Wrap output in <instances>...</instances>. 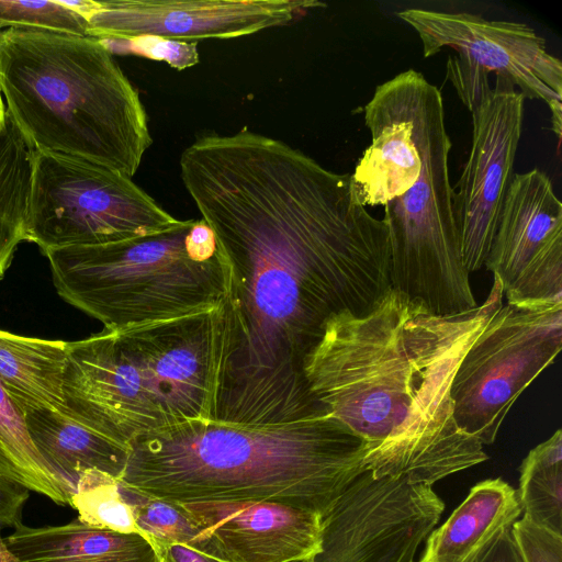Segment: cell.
I'll return each mask as SVG.
<instances>
[{
	"mask_svg": "<svg viewBox=\"0 0 562 562\" xmlns=\"http://www.w3.org/2000/svg\"><path fill=\"white\" fill-rule=\"evenodd\" d=\"M180 178L229 268L216 420L272 424L326 413L303 362L326 322L389 292L387 228L351 175L247 127L198 136Z\"/></svg>",
	"mask_w": 562,
	"mask_h": 562,
	"instance_id": "cell-1",
	"label": "cell"
},
{
	"mask_svg": "<svg viewBox=\"0 0 562 562\" xmlns=\"http://www.w3.org/2000/svg\"><path fill=\"white\" fill-rule=\"evenodd\" d=\"M499 280L483 304L439 315L391 289L361 316L330 317L303 362L313 397L367 446L373 477L431 485L487 460L453 417L452 379L504 304Z\"/></svg>",
	"mask_w": 562,
	"mask_h": 562,
	"instance_id": "cell-2",
	"label": "cell"
},
{
	"mask_svg": "<svg viewBox=\"0 0 562 562\" xmlns=\"http://www.w3.org/2000/svg\"><path fill=\"white\" fill-rule=\"evenodd\" d=\"M127 450L121 484L178 504L274 502L324 516L367 471L364 441L328 413L272 424L188 420Z\"/></svg>",
	"mask_w": 562,
	"mask_h": 562,
	"instance_id": "cell-3",
	"label": "cell"
},
{
	"mask_svg": "<svg viewBox=\"0 0 562 562\" xmlns=\"http://www.w3.org/2000/svg\"><path fill=\"white\" fill-rule=\"evenodd\" d=\"M225 341L223 304L69 341L63 414L125 447L183 422L216 420Z\"/></svg>",
	"mask_w": 562,
	"mask_h": 562,
	"instance_id": "cell-4",
	"label": "cell"
},
{
	"mask_svg": "<svg viewBox=\"0 0 562 562\" xmlns=\"http://www.w3.org/2000/svg\"><path fill=\"white\" fill-rule=\"evenodd\" d=\"M0 91L9 117L33 149L132 179L153 144L138 91L101 40L0 31Z\"/></svg>",
	"mask_w": 562,
	"mask_h": 562,
	"instance_id": "cell-5",
	"label": "cell"
},
{
	"mask_svg": "<svg viewBox=\"0 0 562 562\" xmlns=\"http://www.w3.org/2000/svg\"><path fill=\"white\" fill-rule=\"evenodd\" d=\"M45 256L58 295L110 329L209 311L222 305L228 291V263L202 218Z\"/></svg>",
	"mask_w": 562,
	"mask_h": 562,
	"instance_id": "cell-6",
	"label": "cell"
},
{
	"mask_svg": "<svg viewBox=\"0 0 562 562\" xmlns=\"http://www.w3.org/2000/svg\"><path fill=\"white\" fill-rule=\"evenodd\" d=\"M411 70L414 143L420 159L416 181L384 205L392 289L439 315L477 306L461 256L449 177L451 140L440 90Z\"/></svg>",
	"mask_w": 562,
	"mask_h": 562,
	"instance_id": "cell-7",
	"label": "cell"
},
{
	"mask_svg": "<svg viewBox=\"0 0 562 562\" xmlns=\"http://www.w3.org/2000/svg\"><path fill=\"white\" fill-rule=\"evenodd\" d=\"M180 221L115 170L34 149L25 234L44 255L150 236Z\"/></svg>",
	"mask_w": 562,
	"mask_h": 562,
	"instance_id": "cell-8",
	"label": "cell"
},
{
	"mask_svg": "<svg viewBox=\"0 0 562 562\" xmlns=\"http://www.w3.org/2000/svg\"><path fill=\"white\" fill-rule=\"evenodd\" d=\"M562 347V302L507 303L465 351L450 396L458 427L492 445L513 404Z\"/></svg>",
	"mask_w": 562,
	"mask_h": 562,
	"instance_id": "cell-9",
	"label": "cell"
},
{
	"mask_svg": "<svg viewBox=\"0 0 562 562\" xmlns=\"http://www.w3.org/2000/svg\"><path fill=\"white\" fill-rule=\"evenodd\" d=\"M396 15L417 33L425 58L442 48L458 55L447 61V79L468 108L490 87V74L509 80L525 99L547 103L558 139L562 123V63L529 25L486 20L469 12L405 9Z\"/></svg>",
	"mask_w": 562,
	"mask_h": 562,
	"instance_id": "cell-10",
	"label": "cell"
},
{
	"mask_svg": "<svg viewBox=\"0 0 562 562\" xmlns=\"http://www.w3.org/2000/svg\"><path fill=\"white\" fill-rule=\"evenodd\" d=\"M445 509L431 485L362 473L323 516V546L293 562H414Z\"/></svg>",
	"mask_w": 562,
	"mask_h": 562,
	"instance_id": "cell-11",
	"label": "cell"
},
{
	"mask_svg": "<svg viewBox=\"0 0 562 562\" xmlns=\"http://www.w3.org/2000/svg\"><path fill=\"white\" fill-rule=\"evenodd\" d=\"M525 100L509 80L495 77L494 86L469 109L471 148L452 196L462 261L469 273L484 266L515 175Z\"/></svg>",
	"mask_w": 562,
	"mask_h": 562,
	"instance_id": "cell-12",
	"label": "cell"
},
{
	"mask_svg": "<svg viewBox=\"0 0 562 562\" xmlns=\"http://www.w3.org/2000/svg\"><path fill=\"white\" fill-rule=\"evenodd\" d=\"M484 266L507 303L562 302V203L540 169L514 175Z\"/></svg>",
	"mask_w": 562,
	"mask_h": 562,
	"instance_id": "cell-13",
	"label": "cell"
},
{
	"mask_svg": "<svg viewBox=\"0 0 562 562\" xmlns=\"http://www.w3.org/2000/svg\"><path fill=\"white\" fill-rule=\"evenodd\" d=\"M317 0H105L95 1L88 35L101 41L138 36L194 42L235 38L285 26Z\"/></svg>",
	"mask_w": 562,
	"mask_h": 562,
	"instance_id": "cell-14",
	"label": "cell"
},
{
	"mask_svg": "<svg viewBox=\"0 0 562 562\" xmlns=\"http://www.w3.org/2000/svg\"><path fill=\"white\" fill-rule=\"evenodd\" d=\"M201 530L198 551L221 562L311 560L323 546V516L274 502L182 504Z\"/></svg>",
	"mask_w": 562,
	"mask_h": 562,
	"instance_id": "cell-15",
	"label": "cell"
},
{
	"mask_svg": "<svg viewBox=\"0 0 562 562\" xmlns=\"http://www.w3.org/2000/svg\"><path fill=\"white\" fill-rule=\"evenodd\" d=\"M371 145L358 160L352 184L363 206L385 205L416 181L420 159L415 147L411 104V70L375 88L364 106Z\"/></svg>",
	"mask_w": 562,
	"mask_h": 562,
	"instance_id": "cell-16",
	"label": "cell"
},
{
	"mask_svg": "<svg viewBox=\"0 0 562 562\" xmlns=\"http://www.w3.org/2000/svg\"><path fill=\"white\" fill-rule=\"evenodd\" d=\"M517 491L504 480L475 484L450 517L426 538L420 562H476L519 519Z\"/></svg>",
	"mask_w": 562,
	"mask_h": 562,
	"instance_id": "cell-17",
	"label": "cell"
},
{
	"mask_svg": "<svg viewBox=\"0 0 562 562\" xmlns=\"http://www.w3.org/2000/svg\"><path fill=\"white\" fill-rule=\"evenodd\" d=\"M4 543L10 562H161L142 535L99 529L78 519L42 527L21 522Z\"/></svg>",
	"mask_w": 562,
	"mask_h": 562,
	"instance_id": "cell-18",
	"label": "cell"
},
{
	"mask_svg": "<svg viewBox=\"0 0 562 562\" xmlns=\"http://www.w3.org/2000/svg\"><path fill=\"white\" fill-rule=\"evenodd\" d=\"M30 438L48 465L72 487L87 470H98L115 479L127 461V447L50 409L24 415Z\"/></svg>",
	"mask_w": 562,
	"mask_h": 562,
	"instance_id": "cell-19",
	"label": "cell"
},
{
	"mask_svg": "<svg viewBox=\"0 0 562 562\" xmlns=\"http://www.w3.org/2000/svg\"><path fill=\"white\" fill-rule=\"evenodd\" d=\"M66 348L63 340L0 329V384L23 416L37 409L64 413Z\"/></svg>",
	"mask_w": 562,
	"mask_h": 562,
	"instance_id": "cell-20",
	"label": "cell"
},
{
	"mask_svg": "<svg viewBox=\"0 0 562 562\" xmlns=\"http://www.w3.org/2000/svg\"><path fill=\"white\" fill-rule=\"evenodd\" d=\"M34 149L8 115L0 130V280L26 240Z\"/></svg>",
	"mask_w": 562,
	"mask_h": 562,
	"instance_id": "cell-21",
	"label": "cell"
},
{
	"mask_svg": "<svg viewBox=\"0 0 562 562\" xmlns=\"http://www.w3.org/2000/svg\"><path fill=\"white\" fill-rule=\"evenodd\" d=\"M0 475L29 491L69 505L72 487L43 459L33 445L24 416L0 384Z\"/></svg>",
	"mask_w": 562,
	"mask_h": 562,
	"instance_id": "cell-22",
	"label": "cell"
},
{
	"mask_svg": "<svg viewBox=\"0 0 562 562\" xmlns=\"http://www.w3.org/2000/svg\"><path fill=\"white\" fill-rule=\"evenodd\" d=\"M522 518L562 535V431L529 451L519 468Z\"/></svg>",
	"mask_w": 562,
	"mask_h": 562,
	"instance_id": "cell-23",
	"label": "cell"
},
{
	"mask_svg": "<svg viewBox=\"0 0 562 562\" xmlns=\"http://www.w3.org/2000/svg\"><path fill=\"white\" fill-rule=\"evenodd\" d=\"M77 519L99 529L138 533L133 508L120 481L98 470L82 472L70 494Z\"/></svg>",
	"mask_w": 562,
	"mask_h": 562,
	"instance_id": "cell-24",
	"label": "cell"
},
{
	"mask_svg": "<svg viewBox=\"0 0 562 562\" xmlns=\"http://www.w3.org/2000/svg\"><path fill=\"white\" fill-rule=\"evenodd\" d=\"M122 488L132 505L138 533L153 546L183 544L198 550L201 530L182 504L145 496L124 485Z\"/></svg>",
	"mask_w": 562,
	"mask_h": 562,
	"instance_id": "cell-25",
	"label": "cell"
},
{
	"mask_svg": "<svg viewBox=\"0 0 562 562\" xmlns=\"http://www.w3.org/2000/svg\"><path fill=\"white\" fill-rule=\"evenodd\" d=\"M88 27V21L83 16L61 4L59 0H0V31L30 29L89 36Z\"/></svg>",
	"mask_w": 562,
	"mask_h": 562,
	"instance_id": "cell-26",
	"label": "cell"
},
{
	"mask_svg": "<svg viewBox=\"0 0 562 562\" xmlns=\"http://www.w3.org/2000/svg\"><path fill=\"white\" fill-rule=\"evenodd\" d=\"M105 42V41H104ZM123 53L140 55L165 61L177 70L196 65L200 60L195 42H182L157 36H138L126 41H112Z\"/></svg>",
	"mask_w": 562,
	"mask_h": 562,
	"instance_id": "cell-27",
	"label": "cell"
},
{
	"mask_svg": "<svg viewBox=\"0 0 562 562\" xmlns=\"http://www.w3.org/2000/svg\"><path fill=\"white\" fill-rule=\"evenodd\" d=\"M519 562H562V535L520 518L512 526Z\"/></svg>",
	"mask_w": 562,
	"mask_h": 562,
	"instance_id": "cell-28",
	"label": "cell"
},
{
	"mask_svg": "<svg viewBox=\"0 0 562 562\" xmlns=\"http://www.w3.org/2000/svg\"><path fill=\"white\" fill-rule=\"evenodd\" d=\"M29 497L25 486L0 475V528H15L22 522V509Z\"/></svg>",
	"mask_w": 562,
	"mask_h": 562,
	"instance_id": "cell-29",
	"label": "cell"
},
{
	"mask_svg": "<svg viewBox=\"0 0 562 562\" xmlns=\"http://www.w3.org/2000/svg\"><path fill=\"white\" fill-rule=\"evenodd\" d=\"M161 562H221L183 544L154 546Z\"/></svg>",
	"mask_w": 562,
	"mask_h": 562,
	"instance_id": "cell-30",
	"label": "cell"
},
{
	"mask_svg": "<svg viewBox=\"0 0 562 562\" xmlns=\"http://www.w3.org/2000/svg\"><path fill=\"white\" fill-rule=\"evenodd\" d=\"M476 562H519L512 527L507 528Z\"/></svg>",
	"mask_w": 562,
	"mask_h": 562,
	"instance_id": "cell-31",
	"label": "cell"
},
{
	"mask_svg": "<svg viewBox=\"0 0 562 562\" xmlns=\"http://www.w3.org/2000/svg\"><path fill=\"white\" fill-rule=\"evenodd\" d=\"M0 562H10V554L0 531Z\"/></svg>",
	"mask_w": 562,
	"mask_h": 562,
	"instance_id": "cell-32",
	"label": "cell"
},
{
	"mask_svg": "<svg viewBox=\"0 0 562 562\" xmlns=\"http://www.w3.org/2000/svg\"><path fill=\"white\" fill-rule=\"evenodd\" d=\"M7 121H8V113H7L4 100H3L1 91H0V130L5 125Z\"/></svg>",
	"mask_w": 562,
	"mask_h": 562,
	"instance_id": "cell-33",
	"label": "cell"
},
{
	"mask_svg": "<svg viewBox=\"0 0 562 562\" xmlns=\"http://www.w3.org/2000/svg\"><path fill=\"white\" fill-rule=\"evenodd\" d=\"M418 562H420V561H418Z\"/></svg>",
	"mask_w": 562,
	"mask_h": 562,
	"instance_id": "cell-34",
	"label": "cell"
}]
</instances>
